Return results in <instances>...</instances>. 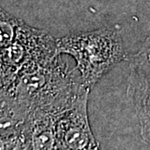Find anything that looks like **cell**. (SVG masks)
I'll list each match as a JSON object with an SVG mask.
<instances>
[{
  "label": "cell",
  "instance_id": "7a4b0ae2",
  "mask_svg": "<svg viewBox=\"0 0 150 150\" xmlns=\"http://www.w3.org/2000/svg\"><path fill=\"white\" fill-rule=\"evenodd\" d=\"M56 41L58 52L74 59L75 70L90 88L127 58L119 33L110 28L70 33Z\"/></svg>",
  "mask_w": 150,
  "mask_h": 150
},
{
  "label": "cell",
  "instance_id": "277c9868",
  "mask_svg": "<svg viewBox=\"0 0 150 150\" xmlns=\"http://www.w3.org/2000/svg\"><path fill=\"white\" fill-rule=\"evenodd\" d=\"M89 93L57 115L55 134L57 149H98L88 116Z\"/></svg>",
  "mask_w": 150,
  "mask_h": 150
},
{
  "label": "cell",
  "instance_id": "3957f363",
  "mask_svg": "<svg viewBox=\"0 0 150 150\" xmlns=\"http://www.w3.org/2000/svg\"><path fill=\"white\" fill-rule=\"evenodd\" d=\"M59 54L56 39L20 19L13 40L1 48L0 86L8 83L23 70L48 62Z\"/></svg>",
  "mask_w": 150,
  "mask_h": 150
},
{
  "label": "cell",
  "instance_id": "8992f818",
  "mask_svg": "<svg viewBox=\"0 0 150 150\" xmlns=\"http://www.w3.org/2000/svg\"><path fill=\"white\" fill-rule=\"evenodd\" d=\"M20 18L1 8L0 10V45L4 48L10 44L16 34Z\"/></svg>",
  "mask_w": 150,
  "mask_h": 150
},
{
  "label": "cell",
  "instance_id": "6da1fadb",
  "mask_svg": "<svg viewBox=\"0 0 150 150\" xmlns=\"http://www.w3.org/2000/svg\"><path fill=\"white\" fill-rule=\"evenodd\" d=\"M0 130L18 125L37 110L57 111L69 107L90 93L75 69L61 59H53L23 70L0 86Z\"/></svg>",
  "mask_w": 150,
  "mask_h": 150
},
{
  "label": "cell",
  "instance_id": "5b68a950",
  "mask_svg": "<svg viewBox=\"0 0 150 150\" xmlns=\"http://www.w3.org/2000/svg\"><path fill=\"white\" fill-rule=\"evenodd\" d=\"M127 96L139 119L141 137L150 144V37L131 59Z\"/></svg>",
  "mask_w": 150,
  "mask_h": 150
}]
</instances>
